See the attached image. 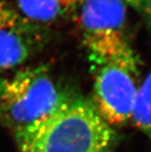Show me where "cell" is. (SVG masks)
I'll return each mask as SVG.
<instances>
[{
	"label": "cell",
	"mask_w": 151,
	"mask_h": 152,
	"mask_svg": "<svg viewBox=\"0 0 151 152\" xmlns=\"http://www.w3.org/2000/svg\"><path fill=\"white\" fill-rule=\"evenodd\" d=\"M18 152H110L117 140L90 99L74 94L58 111L14 134Z\"/></svg>",
	"instance_id": "obj_1"
},
{
	"label": "cell",
	"mask_w": 151,
	"mask_h": 152,
	"mask_svg": "<svg viewBox=\"0 0 151 152\" xmlns=\"http://www.w3.org/2000/svg\"><path fill=\"white\" fill-rule=\"evenodd\" d=\"M73 95L55 80L47 65L0 76V123L18 133L53 115Z\"/></svg>",
	"instance_id": "obj_2"
},
{
	"label": "cell",
	"mask_w": 151,
	"mask_h": 152,
	"mask_svg": "<svg viewBox=\"0 0 151 152\" xmlns=\"http://www.w3.org/2000/svg\"><path fill=\"white\" fill-rule=\"evenodd\" d=\"M79 28L90 62L139 58L127 33V5L123 0H80Z\"/></svg>",
	"instance_id": "obj_3"
},
{
	"label": "cell",
	"mask_w": 151,
	"mask_h": 152,
	"mask_svg": "<svg viewBox=\"0 0 151 152\" xmlns=\"http://www.w3.org/2000/svg\"><path fill=\"white\" fill-rule=\"evenodd\" d=\"M139 58L107 62L96 67L91 101L103 119L115 129L130 123L139 89Z\"/></svg>",
	"instance_id": "obj_4"
},
{
	"label": "cell",
	"mask_w": 151,
	"mask_h": 152,
	"mask_svg": "<svg viewBox=\"0 0 151 152\" xmlns=\"http://www.w3.org/2000/svg\"><path fill=\"white\" fill-rule=\"evenodd\" d=\"M49 34L45 26L24 17L7 0H0V70L13 69L42 49Z\"/></svg>",
	"instance_id": "obj_5"
},
{
	"label": "cell",
	"mask_w": 151,
	"mask_h": 152,
	"mask_svg": "<svg viewBox=\"0 0 151 152\" xmlns=\"http://www.w3.org/2000/svg\"><path fill=\"white\" fill-rule=\"evenodd\" d=\"M17 8L30 21L45 26L77 7L80 0H16Z\"/></svg>",
	"instance_id": "obj_6"
},
{
	"label": "cell",
	"mask_w": 151,
	"mask_h": 152,
	"mask_svg": "<svg viewBox=\"0 0 151 152\" xmlns=\"http://www.w3.org/2000/svg\"><path fill=\"white\" fill-rule=\"evenodd\" d=\"M130 123L151 140V68L136 91Z\"/></svg>",
	"instance_id": "obj_7"
},
{
	"label": "cell",
	"mask_w": 151,
	"mask_h": 152,
	"mask_svg": "<svg viewBox=\"0 0 151 152\" xmlns=\"http://www.w3.org/2000/svg\"><path fill=\"white\" fill-rule=\"evenodd\" d=\"M136 13L147 28H151V0H123Z\"/></svg>",
	"instance_id": "obj_8"
}]
</instances>
